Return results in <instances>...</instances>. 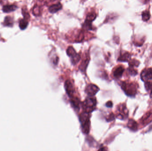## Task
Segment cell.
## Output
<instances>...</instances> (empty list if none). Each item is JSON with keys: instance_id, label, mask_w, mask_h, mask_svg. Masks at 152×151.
<instances>
[{"instance_id": "1", "label": "cell", "mask_w": 152, "mask_h": 151, "mask_svg": "<svg viewBox=\"0 0 152 151\" xmlns=\"http://www.w3.org/2000/svg\"><path fill=\"white\" fill-rule=\"evenodd\" d=\"M89 113L84 112L80 116V121L81 123L82 131L85 134H88L90 130V121Z\"/></svg>"}, {"instance_id": "2", "label": "cell", "mask_w": 152, "mask_h": 151, "mask_svg": "<svg viewBox=\"0 0 152 151\" xmlns=\"http://www.w3.org/2000/svg\"><path fill=\"white\" fill-rule=\"evenodd\" d=\"M96 105V99L93 96H90L87 98L82 104L84 112L89 113L92 112L94 110Z\"/></svg>"}, {"instance_id": "3", "label": "cell", "mask_w": 152, "mask_h": 151, "mask_svg": "<svg viewBox=\"0 0 152 151\" xmlns=\"http://www.w3.org/2000/svg\"><path fill=\"white\" fill-rule=\"evenodd\" d=\"M121 87L127 95L133 97L137 93V86L134 83H129L126 82H122Z\"/></svg>"}, {"instance_id": "4", "label": "cell", "mask_w": 152, "mask_h": 151, "mask_svg": "<svg viewBox=\"0 0 152 151\" xmlns=\"http://www.w3.org/2000/svg\"><path fill=\"white\" fill-rule=\"evenodd\" d=\"M128 116V110L124 104L118 105L117 109V117L118 118L124 119Z\"/></svg>"}, {"instance_id": "5", "label": "cell", "mask_w": 152, "mask_h": 151, "mask_svg": "<svg viewBox=\"0 0 152 151\" xmlns=\"http://www.w3.org/2000/svg\"><path fill=\"white\" fill-rule=\"evenodd\" d=\"M68 56L71 58L72 63L75 64L77 63L80 59V56L77 53L75 50L72 47H69L67 50Z\"/></svg>"}, {"instance_id": "6", "label": "cell", "mask_w": 152, "mask_h": 151, "mask_svg": "<svg viewBox=\"0 0 152 151\" xmlns=\"http://www.w3.org/2000/svg\"><path fill=\"white\" fill-rule=\"evenodd\" d=\"M99 90V88L94 84L88 85L85 89V92L89 96H94Z\"/></svg>"}, {"instance_id": "7", "label": "cell", "mask_w": 152, "mask_h": 151, "mask_svg": "<svg viewBox=\"0 0 152 151\" xmlns=\"http://www.w3.org/2000/svg\"><path fill=\"white\" fill-rule=\"evenodd\" d=\"M141 78L143 81H148L152 80V68H148L144 69L141 74Z\"/></svg>"}, {"instance_id": "8", "label": "cell", "mask_w": 152, "mask_h": 151, "mask_svg": "<svg viewBox=\"0 0 152 151\" xmlns=\"http://www.w3.org/2000/svg\"><path fill=\"white\" fill-rule=\"evenodd\" d=\"M66 92L69 97L71 98L73 96V94L75 91L73 85L69 80L66 81L65 84Z\"/></svg>"}, {"instance_id": "9", "label": "cell", "mask_w": 152, "mask_h": 151, "mask_svg": "<svg viewBox=\"0 0 152 151\" xmlns=\"http://www.w3.org/2000/svg\"><path fill=\"white\" fill-rule=\"evenodd\" d=\"M152 121V110L147 113L141 119V123L146 125Z\"/></svg>"}, {"instance_id": "10", "label": "cell", "mask_w": 152, "mask_h": 151, "mask_svg": "<svg viewBox=\"0 0 152 151\" xmlns=\"http://www.w3.org/2000/svg\"><path fill=\"white\" fill-rule=\"evenodd\" d=\"M124 70L125 69L122 66H118V67H116L113 72L114 77L117 78H121L123 75Z\"/></svg>"}, {"instance_id": "11", "label": "cell", "mask_w": 152, "mask_h": 151, "mask_svg": "<svg viewBox=\"0 0 152 151\" xmlns=\"http://www.w3.org/2000/svg\"><path fill=\"white\" fill-rule=\"evenodd\" d=\"M17 9V6L14 5H6L3 7L2 11L4 13H9L10 12L14 11Z\"/></svg>"}, {"instance_id": "12", "label": "cell", "mask_w": 152, "mask_h": 151, "mask_svg": "<svg viewBox=\"0 0 152 151\" xmlns=\"http://www.w3.org/2000/svg\"><path fill=\"white\" fill-rule=\"evenodd\" d=\"M62 9V4L60 3H58L55 5H53L49 7L48 8V10L49 12L52 14L56 13L57 12L59 11Z\"/></svg>"}, {"instance_id": "13", "label": "cell", "mask_w": 152, "mask_h": 151, "mask_svg": "<svg viewBox=\"0 0 152 151\" xmlns=\"http://www.w3.org/2000/svg\"><path fill=\"white\" fill-rule=\"evenodd\" d=\"M3 24L5 26L12 27L14 25V19L10 16H7L5 17Z\"/></svg>"}, {"instance_id": "14", "label": "cell", "mask_w": 152, "mask_h": 151, "mask_svg": "<svg viewBox=\"0 0 152 151\" xmlns=\"http://www.w3.org/2000/svg\"><path fill=\"white\" fill-rule=\"evenodd\" d=\"M131 59V55L128 52L122 54L118 58V61L121 62H128Z\"/></svg>"}, {"instance_id": "15", "label": "cell", "mask_w": 152, "mask_h": 151, "mask_svg": "<svg viewBox=\"0 0 152 151\" xmlns=\"http://www.w3.org/2000/svg\"><path fill=\"white\" fill-rule=\"evenodd\" d=\"M128 127L131 130L136 131L138 128V124L134 120L130 119L128 123Z\"/></svg>"}, {"instance_id": "16", "label": "cell", "mask_w": 152, "mask_h": 151, "mask_svg": "<svg viewBox=\"0 0 152 151\" xmlns=\"http://www.w3.org/2000/svg\"><path fill=\"white\" fill-rule=\"evenodd\" d=\"M70 102L71 103L72 105L75 108L78 109L80 107V101L78 98L74 97H72L71 98L70 100Z\"/></svg>"}, {"instance_id": "17", "label": "cell", "mask_w": 152, "mask_h": 151, "mask_svg": "<svg viewBox=\"0 0 152 151\" xmlns=\"http://www.w3.org/2000/svg\"><path fill=\"white\" fill-rule=\"evenodd\" d=\"M28 24H29V22L27 20L25 19L24 18L23 19L21 20L20 21L19 23L20 29L22 30H25V29L27 28Z\"/></svg>"}, {"instance_id": "18", "label": "cell", "mask_w": 152, "mask_h": 151, "mask_svg": "<svg viewBox=\"0 0 152 151\" xmlns=\"http://www.w3.org/2000/svg\"><path fill=\"white\" fill-rule=\"evenodd\" d=\"M89 57H87L85 59H84L82 63H81V65H80V70L82 71H85V70L86 69L88 65V63H89Z\"/></svg>"}, {"instance_id": "19", "label": "cell", "mask_w": 152, "mask_h": 151, "mask_svg": "<svg viewBox=\"0 0 152 151\" xmlns=\"http://www.w3.org/2000/svg\"><path fill=\"white\" fill-rule=\"evenodd\" d=\"M150 13L148 11H145L142 13V18L143 21H148L150 19Z\"/></svg>"}, {"instance_id": "20", "label": "cell", "mask_w": 152, "mask_h": 151, "mask_svg": "<svg viewBox=\"0 0 152 151\" xmlns=\"http://www.w3.org/2000/svg\"><path fill=\"white\" fill-rule=\"evenodd\" d=\"M96 17V14L95 13H89L87 16L86 19L85 21L92 22L94 20Z\"/></svg>"}, {"instance_id": "21", "label": "cell", "mask_w": 152, "mask_h": 151, "mask_svg": "<svg viewBox=\"0 0 152 151\" xmlns=\"http://www.w3.org/2000/svg\"><path fill=\"white\" fill-rule=\"evenodd\" d=\"M139 64V62L136 59H133V60H131L129 62V67H138Z\"/></svg>"}, {"instance_id": "22", "label": "cell", "mask_w": 152, "mask_h": 151, "mask_svg": "<svg viewBox=\"0 0 152 151\" xmlns=\"http://www.w3.org/2000/svg\"><path fill=\"white\" fill-rule=\"evenodd\" d=\"M145 87L147 91H151L152 90V82L149 81H146L145 83Z\"/></svg>"}, {"instance_id": "23", "label": "cell", "mask_w": 152, "mask_h": 151, "mask_svg": "<svg viewBox=\"0 0 152 151\" xmlns=\"http://www.w3.org/2000/svg\"><path fill=\"white\" fill-rule=\"evenodd\" d=\"M22 14H23V16L24 17V19L27 20L29 19L30 16H29V13L25 9L22 10Z\"/></svg>"}, {"instance_id": "24", "label": "cell", "mask_w": 152, "mask_h": 151, "mask_svg": "<svg viewBox=\"0 0 152 151\" xmlns=\"http://www.w3.org/2000/svg\"><path fill=\"white\" fill-rule=\"evenodd\" d=\"M129 71L131 75L134 76L137 74V71L136 70H135V69H134L133 67H129Z\"/></svg>"}, {"instance_id": "25", "label": "cell", "mask_w": 152, "mask_h": 151, "mask_svg": "<svg viewBox=\"0 0 152 151\" xmlns=\"http://www.w3.org/2000/svg\"><path fill=\"white\" fill-rule=\"evenodd\" d=\"M114 118H115V115H114V113H111L109 115V117L107 118V120L108 121H110L111 120H114Z\"/></svg>"}, {"instance_id": "26", "label": "cell", "mask_w": 152, "mask_h": 151, "mask_svg": "<svg viewBox=\"0 0 152 151\" xmlns=\"http://www.w3.org/2000/svg\"><path fill=\"white\" fill-rule=\"evenodd\" d=\"M113 102L111 101H109L106 103V106L107 107L111 108L113 106Z\"/></svg>"}, {"instance_id": "27", "label": "cell", "mask_w": 152, "mask_h": 151, "mask_svg": "<svg viewBox=\"0 0 152 151\" xmlns=\"http://www.w3.org/2000/svg\"><path fill=\"white\" fill-rule=\"evenodd\" d=\"M141 1H142V2L143 3L146 4L147 3H148L150 0H141Z\"/></svg>"}, {"instance_id": "28", "label": "cell", "mask_w": 152, "mask_h": 151, "mask_svg": "<svg viewBox=\"0 0 152 151\" xmlns=\"http://www.w3.org/2000/svg\"><path fill=\"white\" fill-rule=\"evenodd\" d=\"M150 97L152 98V90L150 91Z\"/></svg>"}]
</instances>
